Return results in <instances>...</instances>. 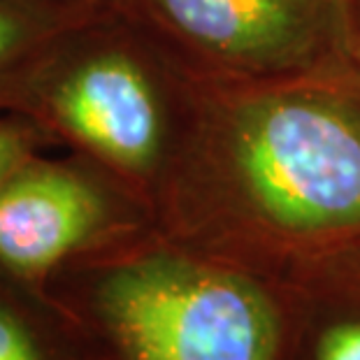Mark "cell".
<instances>
[{"mask_svg": "<svg viewBox=\"0 0 360 360\" xmlns=\"http://www.w3.org/2000/svg\"><path fill=\"white\" fill-rule=\"evenodd\" d=\"M130 228L101 174L40 154L0 191V270L42 290L60 265Z\"/></svg>", "mask_w": 360, "mask_h": 360, "instance_id": "cell-5", "label": "cell"}, {"mask_svg": "<svg viewBox=\"0 0 360 360\" xmlns=\"http://www.w3.org/2000/svg\"><path fill=\"white\" fill-rule=\"evenodd\" d=\"M126 17L263 75L319 63L347 35L342 0H128Z\"/></svg>", "mask_w": 360, "mask_h": 360, "instance_id": "cell-4", "label": "cell"}, {"mask_svg": "<svg viewBox=\"0 0 360 360\" xmlns=\"http://www.w3.org/2000/svg\"><path fill=\"white\" fill-rule=\"evenodd\" d=\"M121 244L72 258L42 288L112 360L277 358V311L251 279L167 247Z\"/></svg>", "mask_w": 360, "mask_h": 360, "instance_id": "cell-1", "label": "cell"}, {"mask_svg": "<svg viewBox=\"0 0 360 360\" xmlns=\"http://www.w3.org/2000/svg\"><path fill=\"white\" fill-rule=\"evenodd\" d=\"M63 311L44 290L0 270V360H72Z\"/></svg>", "mask_w": 360, "mask_h": 360, "instance_id": "cell-6", "label": "cell"}, {"mask_svg": "<svg viewBox=\"0 0 360 360\" xmlns=\"http://www.w3.org/2000/svg\"><path fill=\"white\" fill-rule=\"evenodd\" d=\"M105 12L60 30L0 84V110L33 119L126 186L147 188L170 149L158 68Z\"/></svg>", "mask_w": 360, "mask_h": 360, "instance_id": "cell-2", "label": "cell"}, {"mask_svg": "<svg viewBox=\"0 0 360 360\" xmlns=\"http://www.w3.org/2000/svg\"><path fill=\"white\" fill-rule=\"evenodd\" d=\"M356 7H358V28H360V0H356Z\"/></svg>", "mask_w": 360, "mask_h": 360, "instance_id": "cell-11", "label": "cell"}, {"mask_svg": "<svg viewBox=\"0 0 360 360\" xmlns=\"http://www.w3.org/2000/svg\"><path fill=\"white\" fill-rule=\"evenodd\" d=\"M53 137L24 114L0 110V191L14 174L30 163Z\"/></svg>", "mask_w": 360, "mask_h": 360, "instance_id": "cell-8", "label": "cell"}, {"mask_svg": "<svg viewBox=\"0 0 360 360\" xmlns=\"http://www.w3.org/2000/svg\"><path fill=\"white\" fill-rule=\"evenodd\" d=\"M30 3L70 5V7H84V10H94V12H117V14H126L128 0H30Z\"/></svg>", "mask_w": 360, "mask_h": 360, "instance_id": "cell-10", "label": "cell"}, {"mask_svg": "<svg viewBox=\"0 0 360 360\" xmlns=\"http://www.w3.org/2000/svg\"><path fill=\"white\" fill-rule=\"evenodd\" d=\"M237 188L270 226L290 235L360 228V107L309 86L244 98L228 119Z\"/></svg>", "mask_w": 360, "mask_h": 360, "instance_id": "cell-3", "label": "cell"}, {"mask_svg": "<svg viewBox=\"0 0 360 360\" xmlns=\"http://www.w3.org/2000/svg\"><path fill=\"white\" fill-rule=\"evenodd\" d=\"M316 360H360V321L335 323L319 337Z\"/></svg>", "mask_w": 360, "mask_h": 360, "instance_id": "cell-9", "label": "cell"}, {"mask_svg": "<svg viewBox=\"0 0 360 360\" xmlns=\"http://www.w3.org/2000/svg\"><path fill=\"white\" fill-rule=\"evenodd\" d=\"M98 14L105 12L30 0H0V84L53 35Z\"/></svg>", "mask_w": 360, "mask_h": 360, "instance_id": "cell-7", "label": "cell"}]
</instances>
